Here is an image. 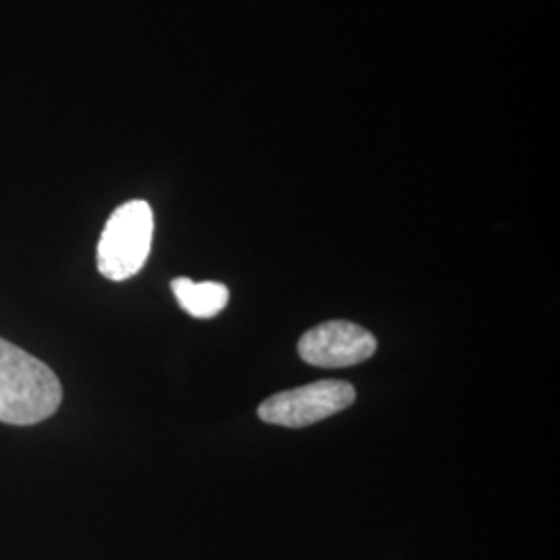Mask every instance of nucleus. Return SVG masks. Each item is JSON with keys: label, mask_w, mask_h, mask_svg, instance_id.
<instances>
[{"label": "nucleus", "mask_w": 560, "mask_h": 560, "mask_svg": "<svg viewBox=\"0 0 560 560\" xmlns=\"http://www.w3.org/2000/svg\"><path fill=\"white\" fill-rule=\"evenodd\" d=\"M353 384L345 381H320L305 384L277 393L258 407L261 421L284 428H305L318 421L328 420L330 416L355 402Z\"/></svg>", "instance_id": "obj_3"}, {"label": "nucleus", "mask_w": 560, "mask_h": 560, "mask_svg": "<svg viewBox=\"0 0 560 560\" xmlns=\"http://www.w3.org/2000/svg\"><path fill=\"white\" fill-rule=\"evenodd\" d=\"M171 289L179 301L180 307L194 318H203V320L214 318L229 303V289L222 282H214V280L196 282V280L179 277L171 282Z\"/></svg>", "instance_id": "obj_5"}, {"label": "nucleus", "mask_w": 560, "mask_h": 560, "mask_svg": "<svg viewBox=\"0 0 560 560\" xmlns=\"http://www.w3.org/2000/svg\"><path fill=\"white\" fill-rule=\"evenodd\" d=\"M62 400L59 376L18 345L0 339V421L34 425L57 413Z\"/></svg>", "instance_id": "obj_1"}, {"label": "nucleus", "mask_w": 560, "mask_h": 560, "mask_svg": "<svg viewBox=\"0 0 560 560\" xmlns=\"http://www.w3.org/2000/svg\"><path fill=\"white\" fill-rule=\"evenodd\" d=\"M154 212L150 203L131 200L119 206L106 222L98 241V270L108 280L131 279L150 256Z\"/></svg>", "instance_id": "obj_2"}, {"label": "nucleus", "mask_w": 560, "mask_h": 560, "mask_svg": "<svg viewBox=\"0 0 560 560\" xmlns=\"http://www.w3.org/2000/svg\"><path fill=\"white\" fill-rule=\"evenodd\" d=\"M378 342L370 330L347 320L324 322L300 339V358L316 368H351L370 360Z\"/></svg>", "instance_id": "obj_4"}]
</instances>
